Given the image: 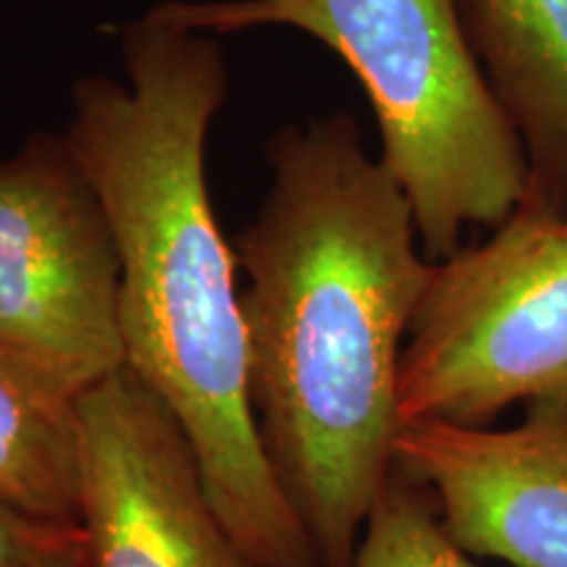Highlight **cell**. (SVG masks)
I'll return each mask as SVG.
<instances>
[{
	"label": "cell",
	"mask_w": 567,
	"mask_h": 567,
	"mask_svg": "<svg viewBox=\"0 0 567 567\" xmlns=\"http://www.w3.org/2000/svg\"><path fill=\"white\" fill-rule=\"evenodd\" d=\"M239 234L250 389L276 478L323 567H352L394 471L400 368L434 264L405 193L347 113L268 140Z\"/></svg>",
	"instance_id": "cell-1"
},
{
	"label": "cell",
	"mask_w": 567,
	"mask_h": 567,
	"mask_svg": "<svg viewBox=\"0 0 567 567\" xmlns=\"http://www.w3.org/2000/svg\"><path fill=\"white\" fill-rule=\"evenodd\" d=\"M126 82L71 84L66 137L122 260L124 368L182 425L213 507L260 567H323L276 478L250 389L237 255L208 187L229 97L221 38L147 9L118 30Z\"/></svg>",
	"instance_id": "cell-2"
},
{
	"label": "cell",
	"mask_w": 567,
	"mask_h": 567,
	"mask_svg": "<svg viewBox=\"0 0 567 567\" xmlns=\"http://www.w3.org/2000/svg\"><path fill=\"white\" fill-rule=\"evenodd\" d=\"M153 9L221 40L295 30L329 48L371 103L379 161L405 193L431 260L455 255L465 229H494L526 203V151L457 0H161Z\"/></svg>",
	"instance_id": "cell-3"
},
{
	"label": "cell",
	"mask_w": 567,
	"mask_h": 567,
	"mask_svg": "<svg viewBox=\"0 0 567 567\" xmlns=\"http://www.w3.org/2000/svg\"><path fill=\"white\" fill-rule=\"evenodd\" d=\"M567 396V216L523 203L436 260L400 368V423L492 425Z\"/></svg>",
	"instance_id": "cell-4"
},
{
	"label": "cell",
	"mask_w": 567,
	"mask_h": 567,
	"mask_svg": "<svg viewBox=\"0 0 567 567\" xmlns=\"http://www.w3.org/2000/svg\"><path fill=\"white\" fill-rule=\"evenodd\" d=\"M0 342L76 394L124 368L116 237L63 132L0 158Z\"/></svg>",
	"instance_id": "cell-5"
},
{
	"label": "cell",
	"mask_w": 567,
	"mask_h": 567,
	"mask_svg": "<svg viewBox=\"0 0 567 567\" xmlns=\"http://www.w3.org/2000/svg\"><path fill=\"white\" fill-rule=\"evenodd\" d=\"M84 567H260L205 492L168 408L132 371L80 400Z\"/></svg>",
	"instance_id": "cell-6"
},
{
	"label": "cell",
	"mask_w": 567,
	"mask_h": 567,
	"mask_svg": "<svg viewBox=\"0 0 567 567\" xmlns=\"http://www.w3.org/2000/svg\"><path fill=\"white\" fill-rule=\"evenodd\" d=\"M394 465L429 488L465 555L567 567V396L530 402L509 429L405 423Z\"/></svg>",
	"instance_id": "cell-7"
},
{
	"label": "cell",
	"mask_w": 567,
	"mask_h": 567,
	"mask_svg": "<svg viewBox=\"0 0 567 567\" xmlns=\"http://www.w3.org/2000/svg\"><path fill=\"white\" fill-rule=\"evenodd\" d=\"M481 66L526 151V203L567 216V0H457Z\"/></svg>",
	"instance_id": "cell-8"
},
{
	"label": "cell",
	"mask_w": 567,
	"mask_h": 567,
	"mask_svg": "<svg viewBox=\"0 0 567 567\" xmlns=\"http://www.w3.org/2000/svg\"><path fill=\"white\" fill-rule=\"evenodd\" d=\"M82 394L0 342V496L80 523Z\"/></svg>",
	"instance_id": "cell-9"
},
{
	"label": "cell",
	"mask_w": 567,
	"mask_h": 567,
	"mask_svg": "<svg viewBox=\"0 0 567 567\" xmlns=\"http://www.w3.org/2000/svg\"><path fill=\"white\" fill-rule=\"evenodd\" d=\"M352 567H476L439 520L434 496L394 465L365 517Z\"/></svg>",
	"instance_id": "cell-10"
},
{
	"label": "cell",
	"mask_w": 567,
	"mask_h": 567,
	"mask_svg": "<svg viewBox=\"0 0 567 567\" xmlns=\"http://www.w3.org/2000/svg\"><path fill=\"white\" fill-rule=\"evenodd\" d=\"M0 567H84V530L0 496Z\"/></svg>",
	"instance_id": "cell-11"
}]
</instances>
